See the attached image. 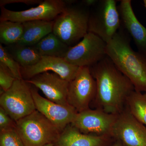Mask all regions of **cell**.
Wrapping results in <instances>:
<instances>
[{
  "instance_id": "obj_8",
  "label": "cell",
  "mask_w": 146,
  "mask_h": 146,
  "mask_svg": "<svg viewBox=\"0 0 146 146\" xmlns=\"http://www.w3.org/2000/svg\"><path fill=\"white\" fill-rule=\"evenodd\" d=\"M96 82L90 68L80 67L76 77L69 82L67 100L78 113L89 109L96 94Z\"/></svg>"
},
{
  "instance_id": "obj_20",
  "label": "cell",
  "mask_w": 146,
  "mask_h": 146,
  "mask_svg": "<svg viewBox=\"0 0 146 146\" xmlns=\"http://www.w3.org/2000/svg\"><path fill=\"white\" fill-rule=\"evenodd\" d=\"M125 108L136 119L146 126V93L132 91L127 99Z\"/></svg>"
},
{
  "instance_id": "obj_21",
  "label": "cell",
  "mask_w": 146,
  "mask_h": 146,
  "mask_svg": "<svg viewBox=\"0 0 146 146\" xmlns=\"http://www.w3.org/2000/svg\"><path fill=\"white\" fill-rule=\"evenodd\" d=\"M23 33L22 23L10 21H0V42L6 46L16 44Z\"/></svg>"
},
{
  "instance_id": "obj_15",
  "label": "cell",
  "mask_w": 146,
  "mask_h": 146,
  "mask_svg": "<svg viewBox=\"0 0 146 146\" xmlns=\"http://www.w3.org/2000/svg\"><path fill=\"white\" fill-rule=\"evenodd\" d=\"M118 7L121 26L133 38L138 52L146 55V28L133 12L131 0H121Z\"/></svg>"
},
{
  "instance_id": "obj_17",
  "label": "cell",
  "mask_w": 146,
  "mask_h": 146,
  "mask_svg": "<svg viewBox=\"0 0 146 146\" xmlns=\"http://www.w3.org/2000/svg\"><path fill=\"white\" fill-rule=\"evenodd\" d=\"M23 24V33L16 44L33 46L45 36L52 33L54 21H29Z\"/></svg>"
},
{
  "instance_id": "obj_24",
  "label": "cell",
  "mask_w": 146,
  "mask_h": 146,
  "mask_svg": "<svg viewBox=\"0 0 146 146\" xmlns=\"http://www.w3.org/2000/svg\"><path fill=\"white\" fill-rule=\"evenodd\" d=\"M16 80L10 70L4 64L0 62V86L5 92L12 86Z\"/></svg>"
},
{
  "instance_id": "obj_14",
  "label": "cell",
  "mask_w": 146,
  "mask_h": 146,
  "mask_svg": "<svg viewBox=\"0 0 146 146\" xmlns=\"http://www.w3.org/2000/svg\"><path fill=\"white\" fill-rule=\"evenodd\" d=\"M80 68L69 63L64 58L42 56L35 65L26 68L21 67V71L25 80L30 79L38 74L52 71L63 79L70 82L76 77Z\"/></svg>"
},
{
  "instance_id": "obj_23",
  "label": "cell",
  "mask_w": 146,
  "mask_h": 146,
  "mask_svg": "<svg viewBox=\"0 0 146 146\" xmlns=\"http://www.w3.org/2000/svg\"><path fill=\"white\" fill-rule=\"evenodd\" d=\"M0 146H25L16 129L1 131Z\"/></svg>"
},
{
  "instance_id": "obj_11",
  "label": "cell",
  "mask_w": 146,
  "mask_h": 146,
  "mask_svg": "<svg viewBox=\"0 0 146 146\" xmlns=\"http://www.w3.org/2000/svg\"><path fill=\"white\" fill-rule=\"evenodd\" d=\"M111 136L125 146H146V127L126 108L118 115Z\"/></svg>"
},
{
  "instance_id": "obj_30",
  "label": "cell",
  "mask_w": 146,
  "mask_h": 146,
  "mask_svg": "<svg viewBox=\"0 0 146 146\" xmlns=\"http://www.w3.org/2000/svg\"><path fill=\"white\" fill-rule=\"evenodd\" d=\"M143 3L144 6H145V8L146 9V0H144Z\"/></svg>"
},
{
  "instance_id": "obj_22",
  "label": "cell",
  "mask_w": 146,
  "mask_h": 146,
  "mask_svg": "<svg viewBox=\"0 0 146 146\" xmlns=\"http://www.w3.org/2000/svg\"><path fill=\"white\" fill-rule=\"evenodd\" d=\"M0 62L10 70L16 79H23L21 74V65L14 60L1 44H0Z\"/></svg>"
},
{
  "instance_id": "obj_29",
  "label": "cell",
  "mask_w": 146,
  "mask_h": 146,
  "mask_svg": "<svg viewBox=\"0 0 146 146\" xmlns=\"http://www.w3.org/2000/svg\"><path fill=\"white\" fill-rule=\"evenodd\" d=\"M44 146H56L54 143H49L46 144V145H45Z\"/></svg>"
},
{
  "instance_id": "obj_6",
  "label": "cell",
  "mask_w": 146,
  "mask_h": 146,
  "mask_svg": "<svg viewBox=\"0 0 146 146\" xmlns=\"http://www.w3.org/2000/svg\"><path fill=\"white\" fill-rule=\"evenodd\" d=\"M0 105L16 122L36 110L31 87L24 79H16L1 95Z\"/></svg>"
},
{
  "instance_id": "obj_25",
  "label": "cell",
  "mask_w": 146,
  "mask_h": 146,
  "mask_svg": "<svg viewBox=\"0 0 146 146\" xmlns=\"http://www.w3.org/2000/svg\"><path fill=\"white\" fill-rule=\"evenodd\" d=\"M16 123L11 117L10 116L5 112L2 108L0 107V130H9L16 129Z\"/></svg>"
},
{
  "instance_id": "obj_7",
  "label": "cell",
  "mask_w": 146,
  "mask_h": 146,
  "mask_svg": "<svg viewBox=\"0 0 146 146\" xmlns=\"http://www.w3.org/2000/svg\"><path fill=\"white\" fill-rule=\"evenodd\" d=\"M106 46L99 36L88 32L82 41L70 47L64 59L78 67L90 68L107 56Z\"/></svg>"
},
{
  "instance_id": "obj_9",
  "label": "cell",
  "mask_w": 146,
  "mask_h": 146,
  "mask_svg": "<svg viewBox=\"0 0 146 146\" xmlns=\"http://www.w3.org/2000/svg\"><path fill=\"white\" fill-rule=\"evenodd\" d=\"M67 5L62 0H45L36 7L21 11L1 7L0 21L24 23L36 21H53L65 10Z\"/></svg>"
},
{
  "instance_id": "obj_2",
  "label": "cell",
  "mask_w": 146,
  "mask_h": 146,
  "mask_svg": "<svg viewBox=\"0 0 146 146\" xmlns=\"http://www.w3.org/2000/svg\"><path fill=\"white\" fill-rule=\"evenodd\" d=\"M130 37L121 27L107 42L106 54L118 70L131 82L135 91L146 93V55L133 50Z\"/></svg>"
},
{
  "instance_id": "obj_27",
  "label": "cell",
  "mask_w": 146,
  "mask_h": 146,
  "mask_svg": "<svg viewBox=\"0 0 146 146\" xmlns=\"http://www.w3.org/2000/svg\"><path fill=\"white\" fill-rule=\"evenodd\" d=\"M97 1L96 0H84L82 3L86 7H92L96 3Z\"/></svg>"
},
{
  "instance_id": "obj_16",
  "label": "cell",
  "mask_w": 146,
  "mask_h": 146,
  "mask_svg": "<svg viewBox=\"0 0 146 146\" xmlns=\"http://www.w3.org/2000/svg\"><path fill=\"white\" fill-rule=\"evenodd\" d=\"M110 136H95L81 133L71 124L60 133L56 146H104L110 139Z\"/></svg>"
},
{
  "instance_id": "obj_26",
  "label": "cell",
  "mask_w": 146,
  "mask_h": 146,
  "mask_svg": "<svg viewBox=\"0 0 146 146\" xmlns=\"http://www.w3.org/2000/svg\"><path fill=\"white\" fill-rule=\"evenodd\" d=\"M43 1L39 0H1L0 1V6L3 7L5 5L9 4L14 3H23L27 5H33L36 4H40Z\"/></svg>"
},
{
  "instance_id": "obj_1",
  "label": "cell",
  "mask_w": 146,
  "mask_h": 146,
  "mask_svg": "<svg viewBox=\"0 0 146 146\" xmlns=\"http://www.w3.org/2000/svg\"><path fill=\"white\" fill-rule=\"evenodd\" d=\"M89 68L96 82V109L114 115L121 113L128 96L135 90L131 82L108 56Z\"/></svg>"
},
{
  "instance_id": "obj_18",
  "label": "cell",
  "mask_w": 146,
  "mask_h": 146,
  "mask_svg": "<svg viewBox=\"0 0 146 146\" xmlns=\"http://www.w3.org/2000/svg\"><path fill=\"white\" fill-rule=\"evenodd\" d=\"M41 56L64 58L70 46L60 40L53 33H50L33 46Z\"/></svg>"
},
{
  "instance_id": "obj_19",
  "label": "cell",
  "mask_w": 146,
  "mask_h": 146,
  "mask_svg": "<svg viewBox=\"0 0 146 146\" xmlns=\"http://www.w3.org/2000/svg\"><path fill=\"white\" fill-rule=\"evenodd\" d=\"M5 48L22 68L35 65L42 57L34 46H21L16 44Z\"/></svg>"
},
{
  "instance_id": "obj_5",
  "label": "cell",
  "mask_w": 146,
  "mask_h": 146,
  "mask_svg": "<svg viewBox=\"0 0 146 146\" xmlns=\"http://www.w3.org/2000/svg\"><path fill=\"white\" fill-rule=\"evenodd\" d=\"M117 3L115 0L97 1L90 11L89 32L98 35L106 43L121 27Z\"/></svg>"
},
{
  "instance_id": "obj_12",
  "label": "cell",
  "mask_w": 146,
  "mask_h": 146,
  "mask_svg": "<svg viewBox=\"0 0 146 146\" xmlns=\"http://www.w3.org/2000/svg\"><path fill=\"white\" fill-rule=\"evenodd\" d=\"M31 89L36 110L50 121L61 131L71 124L78 112L70 106L62 105L40 96L35 88Z\"/></svg>"
},
{
  "instance_id": "obj_10",
  "label": "cell",
  "mask_w": 146,
  "mask_h": 146,
  "mask_svg": "<svg viewBox=\"0 0 146 146\" xmlns=\"http://www.w3.org/2000/svg\"><path fill=\"white\" fill-rule=\"evenodd\" d=\"M118 115L89 108L78 113L71 124L84 134L111 136Z\"/></svg>"
},
{
  "instance_id": "obj_3",
  "label": "cell",
  "mask_w": 146,
  "mask_h": 146,
  "mask_svg": "<svg viewBox=\"0 0 146 146\" xmlns=\"http://www.w3.org/2000/svg\"><path fill=\"white\" fill-rule=\"evenodd\" d=\"M88 8L82 3L67 5L54 21L53 33L69 46L78 43L89 32L90 11Z\"/></svg>"
},
{
  "instance_id": "obj_28",
  "label": "cell",
  "mask_w": 146,
  "mask_h": 146,
  "mask_svg": "<svg viewBox=\"0 0 146 146\" xmlns=\"http://www.w3.org/2000/svg\"><path fill=\"white\" fill-rule=\"evenodd\" d=\"M111 146H125L124 145H123L122 143L119 142V141H117V142L115 143V144L112 145Z\"/></svg>"
},
{
  "instance_id": "obj_4",
  "label": "cell",
  "mask_w": 146,
  "mask_h": 146,
  "mask_svg": "<svg viewBox=\"0 0 146 146\" xmlns=\"http://www.w3.org/2000/svg\"><path fill=\"white\" fill-rule=\"evenodd\" d=\"M16 129L25 146L54 144L62 131L38 110L16 122Z\"/></svg>"
},
{
  "instance_id": "obj_13",
  "label": "cell",
  "mask_w": 146,
  "mask_h": 146,
  "mask_svg": "<svg viewBox=\"0 0 146 146\" xmlns=\"http://www.w3.org/2000/svg\"><path fill=\"white\" fill-rule=\"evenodd\" d=\"M25 80L41 90L48 100L62 105L70 106L67 100L69 82L57 74L45 72Z\"/></svg>"
}]
</instances>
